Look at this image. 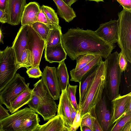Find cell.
I'll return each mask as SVG.
<instances>
[{
    "label": "cell",
    "instance_id": "obj_31",
    "mask_svg": "<svg viewBox=\"0 0 131 131\" xmlns=\"http://www.w3.org/2000/svg\"><path fill=\"white\" fill-rule=\"evenodd\" d=\"M95 119V117L90 112L86 113L81 116L80 128L86 126L89 128L91 131H93V126Z\"/></svg>",
    "mask_w": 131,
    "mask_h": 131
},
{
    "label": "cell",
    "instance_id": "obj_4",
    "mask_svg": "<svg viewBox=\"0 0 131 131\" xmlns=\"http://www.w3.org/2000/svg\"><path fill=\"white\" fill-rule=\"evenodd\" d=\"M118 54L116 51L111 53L106 59V91L109 99L111 101L120 95L119 88L122 73L118 64Z\"/></svg>",
    "mask_w": 131,
    "mask_h": 131
},
{
    "label": "cell",
    "instance_id": "obj_7",
    "mask_svg": "<svg viewBox=\"0 0 131 131\" xmlns=\"http://www.w3.org/2000/svg\"><path fill=\"white\" fill-rule=\"evenodd\" d=\"M24 77L16 73L13 79L0 92V103L9 110L11 104L15 98L29 87Z\"/></svg>",
    "mask_w": 131,
    "mask_h": 131
},
{
    "label": "cell",
    "instance_id": "obj_9",
    "mask_svg": "<svg viewBox=\"0 0 131 131\" xmlns=\"http://www.w3.org/2000/svg\"><path fill=\"white\" fill-rule=\"evenodd\" d=\"M131 93L120 95L111 101V125L123 117L131 114Z\"/></svg>",
    "mask_w": 131,
    "mask_h": 131
},
{
    "label": "cell",
    "instance_id": "obj_33",
    "mask_svg": "<svg viewBox=\"0 0 131 131\" xmlns=\"http://www.w3.org/2000/svg\"><path fill=\"white\" fill-rule=\"evenodd\" d=\"M130 121H131V114L123 117L115 122V124L110 130L122 131L125 125Z\"/></svg>",
    "mask_w": 131,
    "mask_h": 131
},
{
    "label": "cell",
    "instance_id": "obj_3",
    "mask_svg": "<svg viewBox=\"0 0 131 131\" xmlns=\"http://www.w3.org/2000/svg\"><path fill=\"white\" fill-rule=\"evenodd\" d=\"M107 61H100L95 75L83 102L78 105L81 108V116L86 113L95 112L96 106L106 90Z\"/></svg>",
    "mask_w": 131,
    "mask_h": 131
},
{
    "label": "cell",
    "instance_id": "obj_23",
    "mask_svg": "<svg viewBox=\"0 0 131 131\" xmlns=\"http://www.w3.org/2000/svg\"><path fill=\"white\" fill-rule=\"evenodd\" d=\"M102 61V57L99 56L96 57L89 63L77 71H75L73 69L70 71L71 77L70 81L79 83L83 76L94 66L98 64Z\"/></svg>",
    "mask_w": 131,
    "mask_h": 131
},
{
    "label": "cell",
    "instance_id": "obj_8",
    "mask_svg": "<svg viewBox=\"0 0 131 131\" xmlns=\"http://www.w3.org/2000/svg\"><path fill=\"white\" fill-rule=\"evenodd\" d=\"M45 43L44 40L39 36L31 26L29 25L27 49L30 53L31 67L39 66Z\"/></svg>",
    "mask_w": 131,
    "mask_h": 131
},
{
    "label": "cell",
    "instance_id": "obj_12",
    "mask_svg": "<svg viewBox=\"0 0 131 131\" xmlns=\"http://www.w3.org/2000/svg\"><path fill=\"white\" fill-rule=\"evenodd\" d=\"M118 28V20H111L100 24L95 31L102 39L109 43L114 44L117 42Z\"/></svg>",
    "mask_w": 131,
    "mask_h": 131
},
{
    "label": "cell",
    "instance_id": "obj_35",
    "mask_svg": "<svg viewBox=\"0 0 131 131\" xmlns=\"http://www.w3.org/2000/svg\"><path fill=\"white\" fill-rule=\"evenodd\" d=\"M81 121V111L78 105V109L75 117L73 122L70 131H76L80 127Z\"/></svg>",
    "mask_w": 131,
    "mask_h": 131
},
{
    "label": "cell",
    "instance_id": "obj_16",
    "mask_svg": "<svg viewBox=\"0 0 131 131\" xmlns=\"http://www.w3.org/2000/svg\"><path fill=\"white\" fill-rule=\"evenodd\" d=\"M59 97V102L58 107L57 115L62 117L65 126L68 131H70L72 125L70 117L69 100L68 96L67 89L61 91Z\"/></svg>",
    "mask_w": 131,
    "mask_h": 131
},
{
    "label": "cell",
    "instance_id": "obj_32",
    "mask_svg": "<svg viewBox=\"0 0 131 131\" xmlns=\"http://www.w3.org/2000/svg\"><path fill=\"white\" fill-rule=\"evenodd\" d=\"M78 85H72L68 84L67 88V92L68 98L75 110L77 111L78 105L77 104L75 95Z\"/></svg>",
    "mask_w": 131,
    "mask_h": 131
},
{
    "label": "cell",
    "instance_id": "obj_41",
    "mask_svg": "<svg viewBox=\"0 0 131 131\" xmlns=\"http://www.w3.org/2000/svg\"><path fill=\"white\" fill-rule=\"evenodd\" d=\"M0 22L3 24L8 23V17L5 10L0 9Z\"/></svg>",
    "mask_w": 131,
    "mask_h": 131
},
{
    "label": "cell",
    "instance_id": "obj_36",
    "mask_svg": "<svg viewBox=\"0 0 131 131\" xmlns=\"http://www.w3.org/2000/svg\"><path fill=\"white\" fill-rule=\"evenodd\" d=\"M128 61L123 53L121 52L118 54V64L122 73L127 69Z\"/></svg>",
    "mask_w": 131,
    "mask_h": 131
},
{
    "label": "cell",
    "instance_id": "obj_24",
    "mask_svg": "<svg viewBox=\"0 0 131 131\" xmlns=\"http://www.w3.org/2000/svg\"><path fill=\"white\" fill-rule=\"evenodd\" d=\"M62 35L61 27L56 25L50 29L45 41V48L47 46H56L61 43Z\"/></svg>",
    "mask_w": 131,
    "mask_h": 131
},
{
    "label": "cell",
    "instance_id": "obj_45",
    "mask_svg": "<svg viewBox=\"0 0 131 131\" xmlns=\"http://www.w3.org/2000/svg\"><path fill=\"white\" fill-rule=\"evenodd\" d=\"M68 5L71 6V5L75 2L77 0H63Z\"/></svg>",
    "mask_w": 131,
    "mask_h": 131
},
{
    "label": "cell",
    "instance_id": "obj_22",
    "mask_svg": "<svg viewBox=\"0 0 131 131\" xmlns=\"http://www.w3.org/2000/svg\"><path fill=\"white\" fill-rule=\"evenodd\" d=\"M32 92V89L28 87L15 98L12 103L8 110L11 114L28 103L31 99Z\"/></svg>",
    "mask_w": 131,
    "mask_h": 131
},
{
    "label": "cell",
    "instance_id": "obj_48",
    "mask_svg": "<svg viewBox=\"0 0 131 131\" xmlns=\"http://www.w3.org/2000/svg\"><path fill=\"white\" fill-rule=\"evenodd\" d=\"M88 0L89 1H94L95 2H96L97 3H99V2H104V0Z\"/></svg>",
    "mask_w": 131,
    "mask_h": 131
},
{
    "label": "cell",
    "instance_id": "obj_27",
    "mask_svg": "<svg viewBox=\"0 0 131 131\" xmlns=\"http://www.w3.org/2000/svg\"><path fill=\"white\" fill-rule=\"evenodd\" d=\"M31 27L39 36L45 41L50 29L46 25L38 22L32 24Z\"/></svg>",
    "mask_w": 131,
    "mask_h": 131
},
{
    "label": "cell",
    "instance_id": "obj_1",
    "mask_svg": "<svg viewBox=\"0 0 131 131\" xmlns=\"http://www.w3.org/2000/svg\"><path fill=\"white\" fill-rule=\"evenodd\" d=\"M61 44L67 55L73 60L85 54L99 56L106 59L116 47L102 39L95 31L78 27L62 34Z\"/></svg>",
    "mask_w": 131,
    "mask_h": 131
},
{
    "label": "cell",
    "instance_id": "obj_18",
    "mask_svg": "<svg viewBox=\"0 0 131 131\" xmlns=\"http://www.w3.org/2000/svg\"><path fill=\"white\" fill-rule=\"evenodd\" d=\"M99 64L94 66L85 74L79 83V104H81L83 102L85 98L96 73Z\"/></svg>",
    "mask_w": 131,
    "mask_h": 131
},
{
    "label": "cell",
    "instance_id": "obj_6",
    "mask_svg": "<svg viewBox=\"0 0 131 131\" xmlns=\"http://www.w3.org/2000/svg\"><path fill=\"white\" fill-rule=\"evenodd\" d=\"M16 64L14 51L7 46L3 50L0 60V92L16 73Z\"/></svg>",
    "mask_w": 131,
    "mask_h": 131
},
{
    "label": "cell",
    "instance_id": "obj_26",
    "mask_svg": "<svg viewBox=\"0 0 131 131\" xmlns=\"http://www.w3.org/2000/svg\"><path fill=\"white\" fill-rule=\"evenodd\" d=\"M40 121L38 114L36 113H34L22 123L20 131H33Z\"/></svg>",
    "mask_w": 131,
    "mask_h": 131
},
{
    "label": "cell",
    "instance_id": "obj_34",
    "mask_svg": "<svg viewBox=\"0 0 131 131\" xmlns=\"http://www.w3.org/2000/svg\"><path fill=\"white\" fill-rule=\"evenodd\" d=\"M27 69L26 73L29 78H37L42 75V73L40 70L39 66L31 67Z\"/></svg>",
    "mask_w": 131,
    "mask_h": 131
},
{
    "label": "cell",
    "instance_id": "obj_10",
    "mask_svg": "<svg viewBox=\"0 0 131 131\" xmlns=\"http://www.w3.org/2000/svg\"><path fill=\"white\" fill-rule=\"evenodd\" d=\"M35 113L28 107L18 110L0 120L3 131H20L22 123L27 118Z\"/></svg>",
    "mask_w": 131,
    "mask_h": 131
},
{
    "label": "cell",
    "instance_id": "obj_47",
    "mask_svg": "<svg viewBox=\"0 0 131 131\" xmlns=\"http://www.w3.org/2000/svg\"><path fill=\"white\" fill-rule=\"evenodd\" d=\"M3 37L4 36L2 30L1 29H0V43H1L3 44L4 43L3 40Z\"/></svg>",
    "mask_w": 131,
    "mask_h": 131
},
{
    "label": "cell",
    "instance_id": "obj_13",
    "mask_svg": "<svg viewBox=\"0 0 131 131\" xmlns=\"http://www.w3.org/2000/svg\"><path fill=\"white\" fill-rule=\"evenodd\" d=\"M27 4L26 0H7L5 11L8 24L13 26L19 24Z\"/></svg>",
    "mask_w": 131,
    "mask_h": 131
},
{
    "label": "cell",
    "instance_id": "obj_28",
    "mask_svg": "<svg viewBox=\"0 0 131 131\" xmlns=\"http://www.w3.org/2000/svg\"><path fill=\"white\" fill-rule=\"evenodd\" d=\"M97 56L90 54H82L78 56L76 58L77 64L73 69L77 71L86 66Z\"/></svg>",
    "mask_w": 131,
    "mask_h": 131
},
{
    "label": "cell",
    "instance_id": "obj_39",
    "mask_svg": "<svg viewBox=\"0 0 131 131\" xmlns=\"http://www.w3.org/2000/svg\"><path fill=\"white\" fill-rule=\"evenodd\" d=\"M0 103V120L10 115L8 110L4 107Z\"/></svg>",
    "mask_w": 131,
    "mask_h": 131
},
{
    "label": "cell",
    "instance_id": "obj_14",
    "mask_svg": "<svg viewBox=\"0 0 131 131\" xmlns=\"http://www.w3.org/2000/svg\"><path fill=\"white\" fill-rule=\"evenodd\" d=\"M29 26L21 25L13 43L12 47L15 53L16 66L20 62L23 52L27 49Z\"/></svg>",
    "mask_w": 131,
    "mask_h": 131
},
{
    "label": "cell",
    "instance_id": "obj_15",
    "mask_svg": "<svg viewBox=\"0 0 131 131\" xmlns=\"http://www.w3.org/2000/svg\"><path fill=\"white\" fill-rule=\"evenodd\" d=\"M95 111L97 119L103 131L109 130L111 127V114L107 109L106 97L104 94L96 106Z\"/></svg>",
    "mask_w": 131,
    "mask_h": 131
},
{
    "label": "cell",
    "instance_id": "obj_29",
    "mask_svg": "<svg viewBox=\"0 0 131 131\" xmlns=\"http://www.w3.org/2000/svg\"><path fill=\"white\" fill-rule=\"evenodd\" d=\"M49 22L52 24L59 25V20L57 13L51 7L43 5L41 7Z\"/></svg>",
    "mask_w": 131,
    "mask_h": 131
},
{
    "label": "cell",
    "instance_id": "obj_25",
    "mask_svg": "<svg viewBox=\"0 0 131 131\" xmlns=\"http://www.w3.org/2000/svg\"><path fill=\"white\" fill-rule=\"evenodd\" d=\"M56 72L61 91L67 89L69 84V76L64 60L59 63Z\"/></svg>",
    "mask_w": 131,
    "mask_h": 131
},
{
    "label": "cell",
    "instance_id": "obj_5",
    "mask_svg": "<svg viewBox=\"0 0 131 131\" xmlns=\"http://www.w3.org/2000/svg\"><path fill=\"white\" fill-rule=\"evenodd\" d=\"M117 45L128 61L131 63V12L123 9L118 13Z\"/></svg>",
    "mask_w": 131,
    "mask_h": 131
},
{
    "label": "cell",
    "instance_id": "obj_20",
    "mask_svg": "<svg viewBox=\"0 0 131 131\" xmlns=\"http://www.w3.org/2000/svg\"><path fill=\"white\" fill-rule=\"evenodd\" d=\"M33 131H68L65 126L63 120L60 115H57L45 124L40 125L39 124Z\"/></svg>",
    "mask_w": 131,
    "mask_h": 131
},
{
    "label": "cell",
    "instance_id": "obj_2",
    "mask_svg": "<svg viewBox=\"0 0 131 131\" xmlns=\"http://www.w3.org/2000/svg\"><path fill=\"white\" fill-rule=\"evenodd\" d=\"M34 86L31 99L27 104L42 116L44 121L49 120L55 116L57 112L55 100L49 94L41 79Z\"/></svg>",
    "mask_w": 131,
    "mask_h": 131
},
{
    "label": "cell",
    "instance_id": "obj_17",
    "mask_svg": "<svg viewBox=\"0 0 131 131\" xmlns=\"http://www.w3.org/2000/svg\"><path fill=\"white\" fill-rule=\"evenodd\" d=\"M40 8L39 4L36 2H31L27 4L20 21L21 25H31L37 22V16Z\"/></svg>",
    "mask_w": 131,
    "mask_h": 131
},
{
    "label": "cell",
    "instance_id": "obj_19",
    "mask_svg": "<svg viewBox=\"0 0 131 131\" xmlns=\"http://www.w3.org/2000/svg\"><path fill=\"white\" fill-rule=\"evenodd\" d=\"M45 49L44 58L50 63H59L66 59L67 55L61 43L55 46H47Z\"/></svg>",
    "mask_w": 131,
    "mask_h": 131
},
{
    "label": "cell",
    "instance_id": "obj_40",
    "mask_svg": "<svg viewBox=\"0 0 131 131\" xmlns=\"http://www.w3.org/2000/svg\"><path fill=\"white\" fill-rule=\"evenodd\" d=\"M91 114L93 115L96 118L93 124V131H103L97 119L95 112H93Z\"/></svg>",
    "mask_w": 131,
    "mask_h": 131
},
{
    "label": "cell",
    "instance_id": "obj_49",
    "mask_svg": "<svg viewBox=\"0 0 131 131\" xmlns=\"http://www.w3.org/2000/svg\"><path fill=\"white\" fill-rule=\"evenodd\" d=\"M3 51H1L0 50V60L2 56L3 53Z\"/></svg>",
    "mask_w": 131,
    "mask_h": 131
},
{
    "label": "cell",
    "instance_id": "obj_46",
    "mask_svg": "<svg viewBox=\"0 0 131 131\" xmlns=\"http://www.w3.org/2000/svg\"><path fill=\"white\" fill-rule=\"evenodd\" d=\"M80 130L81 131H91L89 128L86 126H84L80 128Z\"/></svg>",
    "mask_w": 131,
    "mask_h": 131
},
{
    "label": "cell",
    "instance_id": "obj_11",
    "mask_svg": "<svg viewBox=\"0 0 131 131\" xmlns=\"http://www.w3.org/2000/svg\"><path fill=\"white\" fill-rule=\"evenodd\" d=\"M56 68L46 66L41 76L42 80L47 91L55 100H58L61 91L56 72Z\"/></svg>",
    "mask_w": 131,
    "mask_h": 131
},
{
    "label": "cell",
    "instance_id": "obj_30",
    "mask_svg": "<svg viewBox=\"0 0 131 131\" xmlns=\"http://www.w3.org/2000/svg\"><path fill=\"white\" fill-rule=\"evenodd\" d=\"M32 66L31 56L30 51L26 49L23 52L21 56L20 62L16 66L17 70L22 67H25L27 69Z\"/></svg>",
    "mask_w": 131,
    "mask_h": 131
},
{
    "label": "cell",
    "instance_id": "obj_38",
    "mask_svg": "<svg viewBox=\"0 0 131 131\" xmlns=\"http://www.w3.org/2000/svg\"><path fill=\"white\" fill-rule=\"evenodd\" d=\"M122 6L123 9L131 12V0H116Z\"/></svg>",
    "mask_w": 131,
    "mask_h": 131
},
{
    "label": "cell",
    "instance_id": "obj_50",
    "mask_svg": "<svg viewBox=\"0 0 131 131\" xmlns=\"http://www.w3.org/2000/svg\"><path fill=\"white\" fill-rule=\"evenodd\" d=\"M0 131H3L2 129V125L0 122Z\"/></svg>",
    "mask_w": 131,
    "mask_h": 131
},
{
    "label": "cell",
    "instance_id": "obj_43",
    "mask_svg": "<svg viewBox=\"0 0 131 131\" xmlns=\"http://www.w3.org/2000/svg\"><path fill=\"white\" fill-rule=\"evenodd\" d=\"M7 0H0V9L5 10Z\"/></svg>",
    "mask_w": 131,
    "mask_h": 131
},
{
    "label": "cell",
    "instance_id": "obj_44",
    "mask_svg": "<svg viewBox=\"0 0 131 131\" xmlns=\"http://www.w3.org/2000/svg\"><path fill=\"white\" fill-rule=\"evenodd\" d=\"M131 126V121L128 122L124 126L122 131H130Z\"/></svg>",
    "mask_w": 131,
    "mask_h": 131
},
{
    "label": "cell",
    "instance_id": "obj_21",
    "mask_svg": "<svg viewBox=\"0 0 131 131\" xmlns=\"http://www.w3.org/2000/svg\"><path fill=\"white\" fill-rule=\"evenodd\" d=\"M52 0L57 7L58 14L66 22L69 23L76 17L75 13L73 9L63 0Z\"/></svg>",
    "mask_w": 131,
    "mask_h": 131
},
{
    "label": "cell",
    "instance_id": "obj_37",
    "mask_svg": "<svg viewBox=\"0 0 131 131\" xmlns=\"http://www.w3.org/2000/svg\"><path fill=\"white\" fill-rule=\"evenodd\" d=\"M37 22L44 24L48 26L51 29L54 24L50 23L48 19L45 14L40 8V10L37 16Z\"/></svg>",
    "mask_w": 131,
    "mask_h": 131
},
{
    "label": "cell",
    "instance_id": "obj_42",
    "mask_svg": "<svg viewBox=\"0 0 131 131\" xmlns=\"http://www.w3.org/2000/svg\"><path fill=\"white\" fill-rule=\"evenodd\" d=\"M69 106L70 111V117L71 123L72 124L77 114V111L75 110L70 101L69 102Z\"/></svg>",
    "mask_w": 131,
    "mask_h": 131
}]
</instances>
